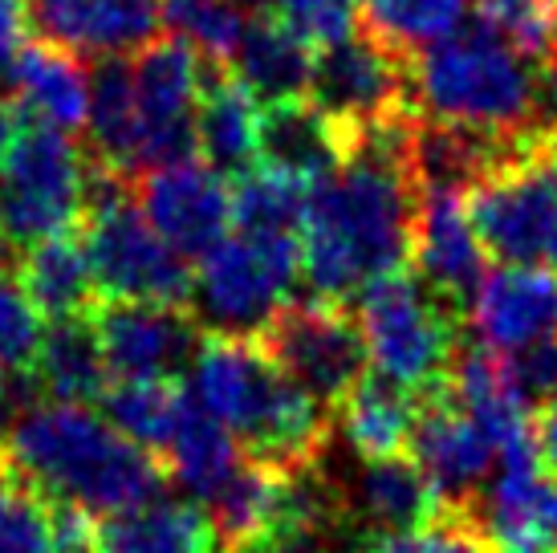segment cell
<instances>
[{
  "label": "cell",
  "instance_id": "2e32d148",
  "mask_svg": "<svg viewBox=\"0 0 557 553\" xmlns=\"http://www.w3.org/2000/svg\"><path fill=\"white\" fill-rule=\"evenodd\" d=\"M163 21V0H29L33 33L82 62L135 58Z\"/></svg>",
  "mask_w": 557,
  "mask_h": 553
},
{
  "label": "cell",
  "instance_id": "b9f144b4",
  "mask_svg": "<svg viewBox=\"0 0 557 553\" xmlns=\"http://www.w3.org/2000/svg\"><path fill=\"white\" fill-rule=\"evenodd\" d=\"M16 248L9 245V241H4V232H0V273H4V269H16Z\"/></svg>",
  "mask_w": 557,
  "mask_h": 553
},
{
  "label": "cell",
  "instance_id": "1f68e13d",
  "mask_svg": "<svg viewBox=\"0 0 557 553\" xmlns=\"http://www.w3.org/2000/svg\"><path fill=\"white\" fill-rule=\"evenodd\" d=\"M0 553H58V501L0 456Z\"/></svg>",
  "mask_w": 557,
  "mask_h": 553
},
{
  "label": "cell",
  "instance_id": "484cf974",
  "mask_svg": "<svg viewBox=\"0 0 557 553\" xmlns=\"http://www.w3.org/2000/svg\"><path fill=\"white\" fill-rule=\"evenodd\" d=\"M16 276H21V285L29 290V297L49 322L90 318L102 302L86 245L74 232H62V236H49L41 245L25 248L16 257Z\"/></svg>",
  "mask_w": 557,
  "mask_h": 553
},
{
  "label": "cell",
  "instance_id": "e0dca14e",
  "mask_svg": "<svg viewBox=\"0 0 557 553\" xmlns=\"http://www.w3.org/2000/svg\"><path fill=\"white\" fill-rule=\"evenodd\" d=\"M476 339L496 354H517L557 339V269L496 265L468 309Z\"/></svg>",
  "mask_w": 557,
  "mask_h": 553
},
{
  "label": "cell",
  "instance_id": "603a6c76",
  "mask_svg": "<svg viewBox=\"0 0 557 553\" xmlns=\"http://www.w3.org/2000/svg\"><path fill=\"white\" fill-rule=\"evenodd\" d=\"M346 508L362 521L367 533H395L432 521L444 505L423 464L411 452H395L383 460H362L355 492H346Z\"/></svg>",
  "mask_w": 557,
  "mask_h": 553
},
{
  "label": "cell",
  "instance_id": "7bdbcfd3",
  "mask_svg": "<svg viewBox=\"0 0 557 553\" xmlns=\"http://www.w3.org/2000/svg\"><path fill=\"white\" fill-rule=\"evenodd\" d=\"M4 90H9V62H0V107H4Z\"/></svg>",
  "mask_w": 557,
  "mask_h": 553
},
{
  "label": "cell",
  "instance_id": "4316f807",
  "mask_svg": "<svg viewBox=\"0 0 557 553\" xmlns=\"http://www.w3.org/2000/svg\"><path fill=\"white\" fill-rule=\"evenodd\" d=\"M163 464H168L171 480L191 496L208 505L216 496L233 472L245 464V447L233 440V431L224 428L220 419L203 411L196 400H187L180 423H175V435H171L168 452H163Z\"/></svg>",
  "mask_w": 557,
  "mask_h": 553
},
{
  "label": "cell",
  "instance_id": "8992f818",
  "mask_svg": "<svg viewBox=\"0 0 557 553\" xmlns=\"http://www.w3.org/2000/svg\"><path fill=\"white\" fill-rule=\"evenodd\" d=\"M468 216L496 265L557 269V131L533 126L512 138L468 192Z\"/></svg>",
  "mask_w": 557,
  "mask_h": 553
},
{
  "label": "cell",
  "instance_id": "3957f363",
  "mask_svg": "<svg viewBox=\"0 0 557 553\" xmlns=\"http://www.w3.org/2000/svg\"><path fill=\"white\" fill-rule=\"evenodd\" d=\"M196 403L233 431L245 456L273 468H310L330 447V407L313 400L261 339L203 334L191 362Z\"/></svg>",
  "mask_w": 557,
  "mask_h": 553
},
{
  "label": "cell",
  "instance_id": "7c38bea8",
  "mask_svg": "<svg viewBox=\"0 0 557 553\" xmlns=\"http://www.w3.org/2000/svg\"><path fill=\"white\" fill-rule=\"evenodd\" d=\"M416 400L419 411L407 452L432 477L440 505L480 513V501H484V492H488V484L496 477V464H500V447L456 403L448 379L419 391Z\"/></svg>",
  "mask_w": 557,
  "mask_h": 553
},
{
  "label": "cell",
  "instance_id": "9a60e30c",
  "mask_svg": "<svg viewBox=\"0 0 557 553\" xmlns=\"http://www.w3.org/2000/svg\"><path fill=\"white\" fill-rule=\"evenodd\" d=\"M135 196L159 236L191 265L233 232V187L203 159L147 171L135 180Z\"/></svg>",
  "mask_w": 557,
  "mask_h": 553
},
{
  "label": "cell",
  "instance_id": "ffe728a7",
  "mask_svg": "<svg viewBox=\"0 0 557 553\" xmlns=\"http://www.w3.org/2000/svg\"><path fill=\"white\" fill-rule=\"evenodd\" d=\"M143 107L135 90V74L126 58L94 62L90 70V110H86V151L98 168L123 180H139L143 171Z\"/></svg>",
  "mask_w": 557,
  "mask_h": 553
},
{
  "label": "cell",
  "instance_id": "8fae6325",
  "mask_svg": "<svg viewBox=\"0 0 557 553\" xmlns=\"http://www.w3.org/2000/svg\"><path fill=\"white\" fill-rule=\"evenodd\" d=\"M310 98L346 131L371 135L379 126L411 114V62L391 53L383 41L358 25L350 37L318 49Z\"/></svg>",
  "mask_w": 557,
  "mask_h": 553
},
{
  "label": "cell",
  "instance_id": "d4e9b609",
  "mask_svg": "<svg viewBox=\"0 0 557 553\" xmlns=\"http://www.w3.org/2000/svg\"><path fill=\"white\" fill-rule=\"evenodd\" d=\"M313 62H318V49L301 33L289 29L281 16L261 13L248 21V29L240 37V46H236L228 70L261 102H273V98L310 94Z\"/></svg>",
  "mask_w": 557,
  "mask_h": 553
},
{
  "label": "cell",
  "instance_id": "ab89813d",
  "mask_svg": "<svg viewBox=\"0 0 557 553\" xmlns=\"http://www.w3.org/2000/svg\"><path fill=\"white\" fill-rule=\"evenodd\" d=\"M16 126H21V114L13 110V102H4V107H0V159H4V151H9Z\"/></svg>",
  "mask_w": 557,
  "mask_h": 553
},
{
  "label": "cell",
  "instance_id": "e575fe53",
  "mask_svg": "<svg viewBox=\"0 0 557 553\" xmlns=\"http://www.w3.org/2000/svg\"><path fill=\"white\" fill-rule=\"evenodd\" d=\"M49 318L37 309L16 269L0 273V379H25L41 351Z\"/></svg>",
  "mask_w": 557,
  "mask_h": 553
},
{
  "label": "cell",
  "instance_id": "5bb4252c",
  "mask_svg": "<svg viewBox=\"0 0 557 553\" xmlns=\"http://www.w3.org/2000/svg\"><path fill=\"white\" fill-rule=\"evenodd\" d=\"M488 248L480 245L472 216H468V196L456 192H419L416 220H411V257L407 269L419 276V285L456 309L465 318L476 302L488 269Z\"/></svg>",
  "mask_w": 557,
  "mask_h": 553
},
{
  "label": "cell",
  "instance_id": "ac0fdd59",
  "mask_svg": "<svg viewBox=\"0 0 557 553\" xmlns=\"http://www.w3.org/2000/svg\"><path fill=\"white\" fill-rule=\"evenodd\" d=\"M355 147L358 138L346 135L310 94L261 102V126H257V163L261 168L285 171L313 187L318 180L334 175Z\"/></svg>",
  "mask_w": 557,
  "mask_h": 553
},
{
  "label": "cell",
  "instance_id": "52a82bcc",
  "mask_svg": "<svg viewBox=\"0 0 557 553\" xmlns=\"http://www.w3.org/2000/svg\"><path fill=\"white\" fill-rule=\"evenodd\" d=\"M90 180L94 159L78 138L21 119L0 159V232L16 257L49 236L78 229L90 200Z\"/></svg>",
  "mask_w": 557,
  "mask_h": 553
},
{
  "label": "cell",
  "instance_id": "4fadbf2b",
  "mask_svg": "<svg viewBox=\"0 0 557 553\" xmlns=\"http://www.w3.org/2000/svg\"><path fill=\"white\" fill-rule=\"evenodd\" d=\"M94 325L114 379H184L203 342V325L187 306L114 302L102 297Z\"/></svg>",
  "mask_w": 557,
  "mask_h": 553
},
{
  "label": "cell",
  "instance_id": "ba28073f",
  "mask_svg": "<svg viewBox=\"0 0 557 553\" xmlns=\"http://www.w3.org/2000/svg\"><path fill=\"white\" fill-rule=\"evenodd\" d=\"M358 325L374 374L416 395L444 383L465 346L460 314L444 306L428 285H419L411 269L379 276L358 293Z\"/></svg>",
  "mask_w": 557,
  "mask_h": 553
},
{
  "label": "cell",
  "instance_id": "d6a6232c",
  "mask_svg": "<svg viewBox=\"0 0 557 553\" xmlns=\"http://www.w3.org/2000/svg\"><path fill=\"white\" fill-rule=\"evenodd\" d=\"M358 553H500L493 533L484 529L480 513L468 508H440L432 521L395 533H367Z\"/></svg>",
  "mask_w": 557,
  "mask_h": 553
},
{
  "label": "cell",
  "instance_id": "277c9868",
  "mask_svg": "<svg viewBox=\"0 0 557 553\" xmlns=\"http://www.w3.org/2000/svg\"><path fill=\"white\" fill-rule=\"evenodd\" d=\"M416 114L488 135H525L537 123V62L512 49L484 21L423 49L411 62Z\"/></svg>",
  "mask_w": 557,
  "mask_h": 553
},
{
  "label": "cell",
  "instance_id": "9c48e42d",
  "mask_svg": "<svg viewBox=\"0 0 557 553\" xmlns=\"http://www.w3.org/2000/svg\"><path fill=\"white\" fill-rule=\"evenodd\" d=\"M301 276V236L228 232L196 261L191 314L203 334L261 339L264 325L289 306Z\"/></svg>",
  "mask_w": 557,
  "mask_h": 553
},
{
  "label": "cell",
  "instance_id": "5b68a950",
  "mask_svg": "<svg viewBox=\"0 0 557 553\" xmlns=\"http://www.w3.org/2000/svg\"><path fill=\"white\" fill-rule=\"evenodd\" d=\"M82 245L102 297L114 302H163L191 309L196 265L163 241L147 220L135 184L94 163L90 200L82 216Z\"/></svg>",
  "mask_w": 557,
  "mask_h": 553
},
{
  "label": "cell",
  "instance_id": "44dd1931",
  "mask_svg": "<svg viewBox=\"0 0 557 553\" xmlns=\"http://www.w3.org/2000/svg\"><path fill=\"white\" fill-rule=\"evenodd\" d=\"M25 383L33 386L37 400L49 403H82V407L102 403L107 386L114 383V370L107 362L94 314L49 322L46 342L33 358Z\"/></svg>",
  "mask_w": 557,
  "mask_h": 553
},
{
  "label": "cell",
  "instance_id": "cb8c5ba5",
  "mask_svg": "<svg viewBox=\"0 0 557 553\" xmlns=\"http://www.w3.org/2000/svg\"><path fill=\"white\" fill-rule=\"evenodd\" d=\"M216 541V525L200 501L159 496L151 505L102 517L94 553H212Z\"/></svg>",
  "mask_w": 557,
  "mask_h": 553
},
{
  "label": "cell",
  "instance_id": "f546056e",
  "mask_svg": "<svg viewBox=\"0 0 557 553\" xmlns=\"http://www.w3.org/2000/svg\"><path fill=\"white\" fill-rule=\"evenodd\" d=\"M472 0H362L358 25L391 53L416 62L423 49L444 41L465 25Z\"/></svg>",
  "mask_w": 557,
  "mask_h": 553
},
{
  "label": "cell",
  "instance_id": "83f0119b",
  "mask_svg": "<svg viewBox=\"0 0 557 553\" xmlns=\"http://www.w3.org/2000/svg\"><path fill=\"white\" fill-rule=\"evenodd\" d=\"M416 411V391H407V386L391 383V379L371 370L350 391V400L334 411V419H338V431L346 435V444L355 447L358 460H383V456L407 452Z\"/></svg>",
  "mask_w": 557,
  "mask_h": 553
},
{
  "label": "cell",
  "instance_id": "7a4b0ae2",
  "mask_svg": "<svg viewBox=\"0 0 557 553\" xmlns=\"http://www.w3.org/2000/svg\"><path fill=\"white\" fill-rule=\"evenodd\" d=\"M0 456L46 496L86 508L98 521L151 505L171 484L156 452L126 440L107 415L82 403L37 400L16 415Z\"/></svg>",
  "mask_w": 557,
  "mask_h": 553
},
{
  "label": "cell",
  "instance_id": "d590c367",
  "mask_svg": "<svg viewBox=\"0 0 557 553\" xmlns=\"http://www.w3.org/2000/svg\"><path fill=\"white\" fill-rule=\"evenodd\" d=\"M476 21L500 33L529 62L557 53V0H472Z\"/></svg>",
  "mask_w": 557,
  "mask_h": 553
},
{
  "label": "cell",
  "instance_id": "ee69618b",
  "mask_svg": "<svg viewBox=\"0 0 557 553\" xmlns=\"http://www.w3.org/2000/svg\"><path fill=\"white\" fill-rule=\"evenodd\" d=\"M212 553H240V550H228V545H224V550H212Z\"/></svg>",
  "mask_w": 557,
  "mask_h": 553
},
{
  "label": "cell",
  "instance_id": "f35d334b",
  "mask_svg": "<svg viewBox=\"0 0 557 553\" xmlns=\"http://www.w3.org/2000/svg\"><path fill=\"white\" fill-rule=\"evenodd\" d=\"M240 553H325L322 533H285V538H273L257 545V550H240Z\"/></svg>",
  "mask_w": 557,
  "mask_h": 553
},
{
  "label": "cell",
  "instance_id": "7402d4cb",
  "mask_svg": "<svg viewBox=\"0 0 557 553\" xmlns=\"http://www.w3.org/2000/svg\"><path fill=\"white\" fill-rule=\"evenodd\" d=\"M257 126H261V98L228 65L212 62L196 110L200 159L224 180H240L245 171L257 168Z\"/></svg>",
  "mask_w": 557,
  "mask_h": 553
},
{
  "label": "cell",
  "instance_id": "f1b7e54d",
  "mask_svg": "<svg viewBox=\"0 0 557 553\" xmlns=\"http://www.w3.org/2000/svg\"><path fill=\"white\" fill-rule=\"evenodd\" d=\"M98 407L126 440H135L163 460L175 423L187 407V395L180 379H114Z\"/></svg>",
  "mask_w": 557,
  "mask_h": 553
},
{
  "label": "cell",
  "instance_id": "4dcf8cb0",
  "mask_svg": "<svg viewBox=\"0 0 557 553\" xmlns=\"http://www.w3.org/2000/svg\"><path fill=\"white\" fill-rule=\"evenodd\" d=\"M306 204L310 184L257 163L233 184V229L248 236H301Z\"/></svg>",
  "mask_w": 557,
  "mask_h": 553
},
{
  "label": "cell",
  "instance_id": "6da1fadb",
  "mask_svg": "<svg viewBox=\"0 0 557 553\" xmlns=\"http://www.w3.org/2000/svg\"><path fill=\"white\" fill-rule=\"evenodd\" d=\"M411 114L362 135L350 159L310 187L301 224V276L310 297L350 302L371 281L407 269L419 204L407 171Z\"/></svg>",
  "mask_w": 557,
  "mask_h": 553
},
{
  "label": "cell",
  "instance_id": "8d00e7d4",
  "mask_svg": "<svg viewBox=\"0 0 557 553\" xmlns=\"http://www.w3.org/2000/svg\"><path fill=\"white\" fill-rule=\"evenodd\" d=\"M517 391L529 400V407L557 400V339H545L537 346H525L517 354H505Z\"/></svg>",
  "mask_w": 557,
  "mask_h": 553
},
{
  "label": "cell",
  "instance_id": "836d02e7",
  "mask_svg": "<svg viewBox=\"0 0 557 553\" xmlns=\"http://www.w3.org/2000/svg\"><path fill=\"white\" fill-rule=\"evenodd\" d=\"M168 25L200 49L208 62L228 65L248 29L240 0H163Z\"/></svg>",
  "mask_w": 557,
  "mask_h": 553
},
{
  "label": "cell",
  "instance_id": "30bf717a",
  "mask_svg": "<svg viewBox=\"0 0 557 553\" xmlns=\"http://www.w3.org/2000/svg\"><path fill=\"white\" fill-rule=\"evenodd\" d=\"M261 342L330 411H338L350 400V391L374 370L358 314H350L346 302H289L264 325Z\"/></svg>",
  "mask_w": 557,
  "mask_h": 553
},
{
  "label": "cell",
  "instance_id": "60d3db41",
  "mask_svg": "<svg viewBox=\"0 0 557 553\" xmlns=\"http://www.w3.org/2000/svg\"><path fill=\"white\" fill-rule=\"evenodd\" d=\"M4 435H9V391H4V379H0V447H4Z\"/></svg>",
  "mask_w": 557,
  "mask_h": 553
},
{
  "label": "cell",
  "instance_id": "74e56055",
  "mask_svg": "<svg viewBox=\"0 0 557 553\" xmlns=\"http://www.w3.org/2000/svg\"><path fill=\"white\" fill-rule=\"evenodd\" d=\"M533 444H537V460L549 477H557V400L542 403L533 411Z\"/></svg>",
  "mask_w": 557,
  "mask_h": 553
},
{
  "label": "cell",
  "instance_id": "d6986e66",
  "mask_svg": "<svg viewBox=\"0 0 557 553\" xmlns=\"http://www.w3.org/2000/svg\"><path fill=\"white\" fill-rule=\"evenodd\" d=\"M9 94L13 110L25 123L78 131L86 126L90 110V74L82 70V58L49 41H25L9 62Z\"/></svg>",
  "mask_w": 557,
  "mask_h": 553
}]
</instances>
